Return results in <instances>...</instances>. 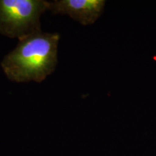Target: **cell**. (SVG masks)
<instances>
[{"mask_svg": "<svg viewBox=\"0 0 156 156\" xmlns=\"http://www.w3.org/2000/svg\"><path fill=\"white\" fill-rule=\"evenodd\" d=\"M59 39L57 33L41 30L19 40L1 62L5 75L17 83L45 80L57 66Z\"/></svg>", "mask_w": 156, "mask_h": 156, "instance_id": "6da1fadb", "label": "cell"}, {"mask_svg": "<svg viewBox=\"0 0 156 156\" xmlns=\"http://www.w3.org/2000/svg\"><path fill=\"white\" fill-rule=\"evenodd\" d=\"M48 9L45 0H0V34L21 40L41 31V17Z\"/></svg>", "mask_w": 156, "mask_h": 156, "instance_id": "7a4b0ae2", "label": "cell"}, {"mask_svg": "<svg viewBox=\"0 0 156 156\" xmlns=\"http://www.w3.org/2000/svg\"><path fill=\"white\" fill-rule=\"evenodd\" d=\"M104 0H55L49 2L54 15H66L83 25H92L102 14Z\"/></svg>", "mask_w": 156, "mask_h": 156, "instance_id": "3957f363", "label": "cell"}]
</instances>
